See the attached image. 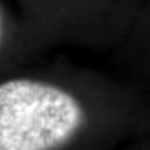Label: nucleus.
<instances>
[{
	"label": "nucleus",
	"instance_id": "1",
	"mask_svg": "<svg viewBox=\"0 0 150 150\" xmlns=\"http://www.w3.org/2000/svg\"><path fill=\"white\" fill-rule=\"evenodd\" d=\"M83 121L78 100L57 86L25 78L0 83V150H57Z\"/></svg>",
	"mask_w": 150,
	"mask_h": 150
},
{
	"label": "nucleus",
	"instance_id": "2",
	"mask_svg": "<svg viewBox=\"0 0 150 150\" xmlns=\"http://www.w3.org/2000/svg\"><path fill=\"white\" fill-rule=\"evenodd\" d=\"M0 38H2V16H0Z\"/></svg>",
	"mask_w": 150,
	"mask_h": 150
}]
</instances>
